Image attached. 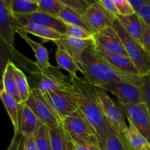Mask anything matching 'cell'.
Listing matches in <instances>:
<instances>
[{
	"label": "cell",
	"mask_w": 150,
	"mask_h": 150,
	"mask_svg": "<svg viewBox=\"0 0 150 150\" xmlns=\"http://www.w3.org/2000/svg\"><path fill=\"white\" fill-rule=\"evenodd\" d=\"M79 67L84 79L95 87H102L112 82H126L142 87L144 82V76L127 74L114 68L95 45L89 47L83 52Z\"/></svg>",
	"instance_id": "6da1fadb"
},
{
	"label": "cell",
	"mask_w": 150,
	"mask_h": 150,
	"mask_svg": "<svg viewBox=\"0 0 150 150\" xmlns=\"http://www.w3.org/2000/svg\"><path fill=\"white\" fill-rule=\"evenodd\" d=\"M70 79L77 97L79 111L94 127L100 146L111 125L103 114L97 88L91 85L84 78L76 76Z\"/></svg>",
	"instance_id": "7a4b0ae2"
},
{
	"label": "cell",
	"mask_w": 150,
	"mask_h": 150,
	"mask_svg": "<svg viewBox=\"0 0 150 150\" xmlns=\"http://www.w3.org/2000/svg\"><path fill=\"white\" fill-rule=\"evenodd\" d=\"M62 125L74 143L100 146L95 128L79 110L63 119Z\"/></svg>",
	"instance_id": "3957f363"
},
{
	"label": "cell",
	"mask_w": 150,
	"mask_h": 150,
	"mask_svg": "<svg viewBox=\"0 0 150 150\" xmlns=\"http://www.w3.org/2000/svg\"><path fill=\"white\" fill-rule=\"evenodd\" d=\"M113 27L120 35L127 56L138 69L141 76L144 77L149 75L150 56L146 52L143 44L127 33L117 18L114 21Z\"/></svg>",
	"instance_id": "277c9868"
},
{
	"label": "cell",
	"mask_w": 150,
	"mask_h": 150,
	"mask_svg": "<svg viewBox=\"0 0 150 150\" xmlns=\"http://www.w3.org/2000/svg\"><path fill=\"white\" fill-rule=\"evenodd\" d=\"M25 103L35 112L42 124L50 129H56L62 125V120L45 95L38 88L31 89L30 95Z\"/></svg>",
	"instance_id": "5b68a950"
},
{
	"label": "cell",
	"mask_w": 150,
	"mask_h": 150,
	"mask_svg": "<svg viewBox=\"0 0 150 150\" xmlns=\"http://www.w3.org/2000/svg\"><path fill=\"white\" fill-rule=\"evenodd\" d=\"M98 98L102 107L103 111L111 125L120 133H124L128 125L125 120V114L120 103H117L111 98L105 89L96 87Z\"/></svg>",
	"instance_id": "8992f818"
},
{
	"label": "cell",
	"mask_w": 150,
	"mask_h": 150,
	"mask_svg": "<svg viewBox=\"0 0 150 150\" xmlns=\"http://www.w3.org/2000/svg\"><path fill=\"white\" fill-rule=\"evenodd\" d=\"M31 76L38 79L36 87L40 91L45 93L49 91L70 90L73 89L71 81L59 70V68L52 66L47 70L37 69Z\"/></svg>",
	"instance_id": "52a82bcc"
},
{
	"label": "cell",
	"mask_w": 150,
	"mask_h": 150,
	"mask_svg": "<svg viewBox=\"0 0 150 150\" xmlns=\"http://www.w3.org/2000/svg\"><path fill=\"white\" fill-rule=\"evenodd\" d=\"M43 94L62 121L79 110L77 97L73 91V87L70 90L49 91Z\"/></svg>",
	"instance_id": "ba28073f"
},
{
	"label": "cell",
	"mask_w": 150,
	"mask_h": 150,
	"mask_svg": "<svg viewBox=\"0 0 150 150\" xmlns=\"http://www.w3.org/2000/svg\"><path fill=\"white\" fill-rule=\"evenodd\" d=\"M12 0H0V39L14 46L15 35L21 24L11 10Z\"/></svg>",
	"instance_id": "9c48e42d"
},
{
	"label": "cell",
	"mask_w": 150,
	"mask_h": 150,
	"mask_svg": "<svg viewBox=\"0 0 150 150\" xmlns=\"http://www.w3.org/2000/svg\"><path fill=\"white\" fill-rule=\"evenodd\" d=\"M107 92L114 95L120 104L144 103L142 88L126 82H112L103 86Z\"/></svg>",
	"instance_id": "30bf717a"
},
{
	"label": "cell",
	"mask_w": 150,
	"mask_h": 150,
	"mask_svg": "<svg viewBox=\"0 0 150 150\" xmlns=\"http://www.w3.org/2000/svg\"><path fill=\"white\" fill-rule=\"evenodd\" d=\"M82 17L89 29L95 35L105 28L113 26L114 21L117 18L109 14L98 1L89 4Z\"/></svg>",
	"instance_id": "8fae6325"
},
{
	"label": "cell",
	"mask_w": 150,
	"mask_h": 150,
	"mask_svg": "<svg viewBox=\"0 0 150 150\" xmlns=\"http://www.w3.org/2000/svg\"><path fill=\"white\" fill-rule=\"evenodd\" d=\"M120 105L129 122H131L150 144V114L145 103Z\"/></svg>",
	"instance_id": "7c38bea8"
},
{
	"label": "cell",
	"mask_w": 150,
	"mask_h": 150,
	"mask_svg": "<svg viewBox=\"0 0 150 150\" xmlns=\"http://www.w3.org/2000/svg\"><path fill=\"white\" fill-rule=\"evenodd\" d=\"M95 46L100 51L127 56L120 35L113 26L105 28L95 35Z\"/></svg>",
	"instance_id": "4fadbf2b"
},
{
	"label": "cell",
	"mask_w": 150,
	"mask_h": 150,
	"mask_svg": "<svg viewBox=\"0 0 150 150\" xmlns=\"http://www.w3.org/2000/svg\"><path fill=\"white\" fill-rule=\"evenodd\" d=\"M16 16L21 26L27 23H33L55 29L62 35H64L67 32V26L59 18L54 17L41 10L25 15H17Z\"/></svg>",
	"instance_id": "5bb4252c"
},
{
	"label": "cell",
	"mask_w": 150,
	"mask_h": 150,
	"mask_svg": "<svg viewBox=\"0 0 150 150\" xmlns=\"http://www.w3.org/2000/svg\"><path fill=\"white\" fill-rule=\"evenodd\" d=\"M0 59H1V73H3L7 63L10 61L14 63L15 64H18L19 67L23 68L31 75L38 69L35 65V62L19 53L14 46H11L2 40H1V58Z\"/></svg>",
	"instance_id": "9a60e30c"
},
{
	"label": "cell",
	"mask_w": 150,
	"mask_h": 150,
	"mask_svg": "<svg viewBox=\"0 0 150 150\" xmlns=\"http://www.w3.org/2000/svg\"><path fill=\"white\" fill-rule=\"evenodd\" d=\"M54 43L58 47L65 49L77 62L78 65L81 56L86 49L95 45V40H82L73 37L63 35L62 38L55 41Z\"/></svg>",
	"instance_id": "2e32d148"
},
{
	"label": "cell",
	"mask_w": 150,
	"mask_h": 150,
	"mask_svg": "<svg viewBox=\"0 0 150 150\" xmlns=\"http://www.w3.org/2000/svg\"><path fill=\"white\" fill-rule=\"evenodd\" d=\"M42 124L38 116L25 103L21 104L18 130L23 133V136L34 135Z\"/></svg>",
	"instance_id": "e0dca14e"
},
{
	"label": "cell",
	"mask_w": 150,
	"mask_h": 150,
	"mask_svg": "<svg viewBox=\"0 0 150 150\" xmlns=\"http://www.w3.org/2000/svg\"><path fill=\"white\" fill-rule=\"evenodd\" d=\"M17 33L32 48L36 58L35 65L37 68L40 70H47L51 68L52 65L49 62V53L48 49L45 48L42 44L31 39L27 34L25 33L20 28L18 29Z\"/></svg>",
	"instance_id": "ac0fdd59"
},
{
	"label": "cell",
	"mask_w": 150,
	"mask_h": 150,
	"mask_svg": "<svg viewBox=\"0 0 150 150\" xmlns=\"http://www.w3.org/2000/svg\"><path fill=\"white\" fill-rule=\"evenodd\" d=\"M98 51L105 59V60L114 68L127 74L141 76L138 69L136 68L132 60L129 58L128 56L105 52L100 50Z\"/></svg>",
	"instance_id": "d6986e66"
},
{
	"label": "cell",
	"mask_w": 150,
	"mask_h": 150,
	"mask_svg": "<svg viewBox=\"0 0 150 150\" xmlns=\"http://www.w3.org/2000/svg\"><path fill=\"white\" fill-rule=\"evenodd\" d=\"M117 20L133 38L142 43L143 40V21L137 13L130 16H118Z\"/></svg>",
	"instance_id": "ffe728a7"
},
{
	"label": "cell",
	"mask_w": 150,
	"mask_h": 150,
	"mask_svg": "<svg viewBox=\"0 0 150 150\" xmlns=\"http://www.w3.org/2000/svg\"><path fill=\"white\" fill-rule=\"evenodd\" d=\"M20 29L25 33L31 34V35L38 37L42 39L43 42L52 41L54 42L63 36L62 34L57 32L55 29L33 23H27L21 25L20 26Z\"/></svg>",
	"instance_id": "44dd1931"
},
{
	"label": "cell",
	"mask_w": 150,
	"mask_h": 150,
	"mask_svg": "<svg viewBox=\"0 0 150 150\" xmlns=\"http://www.w3.org/2000/svg\"><path fill=\"white\" fill-rule=\"evenodd\" d=\"M123 135L129 150H150L149 142L131 122Z\"/></svg>",
	"instance_id": "7402d4cb"
},
{
	"label": "cell",
	"mask_w": 150,
	"mask_h": 150,
	"mask_svg": "<svg viewBox=\"0 0 150 150\" xmlns=\"http://www.w3.org/2000/svg\"><path fill=\"white\" fill-rule=\"evenodd\" d=\"M51 150H74V142L62 125L56 129H50Z\"/></svg>",
	"instance_id": "603a6c76"
},
{
	"label": "cell",
	"mask_w": 150,
	"mask_h": 150,
	"mask_svg": "<svg viewBox=\"0 0 150 150\" xmlns=\"http://www.w3.org/2000/svg\"><path fill=\"white\" fill-rule=\"evenodd\" d=\"M55 59L58 68L66 70L69 73L70 78L78 76L77 73L80 71V69L77 62L65 49L57 46Z\"/></svg>",
	"instance_id": "cb8c5ba5"
},
{
	"label": "cell",
	"mask_w": 150,
	"mask_h": 150,
	"mask_svg": "<svg viewBox=\"0 0 150 150\" xmlns=\"http://www.w3.org/2000/svg\"><path fill=\"white\" fill-rule=\"evenodd\" d=\"M0 98L10 117L14 132L18 131L19 127V112L21 104L16 100L14 97L7 93L4 89H1L0 91Z\"/></svg>",
	"instance_id": "d4e9b609"
},
{
	"label": "cell",
	"mask_w": 150,
	"mask_h": 150,
	"mask_svg": "<svg viewBox=\"0 0 150 150\" xmlns=\"http://www.w3.org/2000/svg\"><path fill=\"white\" fill-rule=\"evenodd\" d=\"M15 64L12 62H9L6 66L5 69L1 73V89L14 97L16 100L20 104L22 103L20 95H19L18 90L17 83H16V78L14 75V68Z\"/></svg>",
	"instance_id": "484cf974"
},
{
	"label": "cell",
	"mask_w": 150,
	"mask_h": 150,
	"mask_svg": "<svg viewBox=\"0 0 150 150\" xmlns=\"http://www.w3.org/2000/svg\"><path fill=\"white\" fill-rule=\"evenodd\" d=\"M100 147L101 150H129L124 135L117 132L112 126Z\"/></svg>",
	"instance_id": "4316f807"
},
{
	"label": "cell",
	"mask_w": 150,
	"mask_h": 150,
	"mask_svg": "<svg viewBox=\"0 0 150 150\" xmlns=\"http://www.w3.org/2000/svg\"><path fill=\"white\" fill-rule=\"evenodd\" d=\"M58 18L65 24L82 26L85 29L90 30L83 21L81 13L71 7H65Z\"/></svg>",
	"instance_id": "83f0119b"
},
{
	"label": "cell",
	"mask_w": 150,
	"mask_h": 150,
	"mask_svg": "<svg viewBox=\"0 0 150 150\" xmlns=\"http://www.w3.org/2000/svg\"><path fill=\"white\" fill-rule=\"evenodd\" d=\"M13 70H14L15 78H16V83H17L18 90L22 103H23L29 98V95H30L31 89H32L29 87L27 78H26L24 73L22 71V70H21L19 67H18L15 64Z\"/></svg>",
	"instance_id": "f1b7e54d"
},
{
	"label": "cell",
	"mask_w": 150,
	"mask_h": 150,
	"mask_svg": "<svg viewBox=\"0 0 150 150\" xmlns=\"http://www.w3.org/2000/svg\"><path fill=\"white\" fill-rule=\"evenodd\" d=\"M35 143L39 150H51L49 127L42 124L34 134Z\"/></svg>",
	"instance_id": "f546056e"
},
{
	"label": "cell",
	"mask_w": 150,
	"mask_h": 150,
	"mask_svg": "<svg viewBox=\"0 0 150 150\" xmlns=\"http://www.w3.org/2000/svg\"><path fill=\"white\" fill-rule=\"evenodd\" d=\"M40 10L58 18L66 6L59 0H38Z\"/></svg>",
	"instance_id": "4dcf8cb0"
},
{
	"label": "cell",
	"mask_w": 150,
	"mask_h": 150,
	"mask_svg": "<svg viewBox=\"0 0 150 150\" xmlns=\"http://www.w3.org/2000/svg\"><path fill=\"white\" fill-rule=\"evenodd\" d=\"M11 10L16 16L32 13L40 10L38 3L26 0H12Z\"/></svg>",
	"instance_id": "1f68e13d"
},
{
	"label": "cell",
	"mask_w": 150,
	"mask_h": 150,
	"mask_svg": "<svg viewBox=\"0 0 150 150\" xmlns=\"http://www.w3.org/2000/svg\"><path fill=\"white\" fill-rule=\"evenodd\" d=\"M67 32L64 35L82 40H95V34L82 26L66 24Z\"/></svg>",
	"instance_id": "d6a6232c"
},
{
	"label": "cell",
	"mask_w": 150,
	"mask_h": 150,
	"mask_svg": "<svg viewBox=\"0 0 150 150\" xmlns=\"http://www.w3.org/2000/svg\"><path fill=\"white\" fill-rule=\"evenodd\" d=\"M120 16H130L136 13L129 0H114Z\"/></svg>",
	"instance_id": "836d02e7"
},
{
	"label": "cell",
	"mask_w": 150,
	"mask_h": 150,
	"mask_svg": "<svg viewBox=\"0 0 150 150\" xmlns=\"http://www.w3.org/2000/svg\"><path fill=\"white\" fill-rule=\"evenodd\" d=\"M66 7H71L83 14L85 10L89 6V3L84 0H59Z\"/></svg>",
	"instance_id": "e575fe53"
},
{
	"label": "cell",
	"mask_w": 150,
	"mask_h": 150,
	"mask_svg": "<svg viewBox=\"0 0 150 150\" xmlns=\"http://www.w3.org/2000/svg\"><path fill=\"white\" fill-rule=\"evenodd\" d=\"M142 88L144 96V103L150 114V74L144 76V82Z\"/></svg>",
	"instance_id": "d590c367"
},
{
	"label": "cell",
	"mask_w": 150,
	"mask_h": 150,
	"mask_svg": "<svg viewBox=\"0 0 150 150\" xmlns=\"http://www.w3.org/2000/svg\"><path fill=\"white\" fill-rule=\"evenodd\" d=\"M98 2L113 17L117 18L118 13L114 0H98Z\"/></svg>",
	"instance_id": "8d00e7d4"
},
{
	"label": "cell",
	"mask_w": 150,
	"mask_h": 150,
	"mask_svg": "<svg viewBox=\"0 0 150 150\" xmlns=\"http://www.w3.org/2000/svg\"><path fill=\"white\" fill-rule=\"evenodd\" d=\"M23 135L21 132L19 131V130L14 132L13 139H12L10 145H9L7 150H18L19 148H20L21 144L23 142Z\"/></svg>",
	"instance_id": "74e56055"
},
{
	"label": "cell",
	"mask_w": 150,
	"mask_h": 150,
	"mask_svg": "<svg viewBox=\"0 0 150 150\" xmlns=\"http://www.w3.org/2000/svg\"><path fill=\"white\" fill-rule=\"evenodd\" d=\"M143 40L142 44L150 56V26L143 21Z\"/></svg>",
	"instance_id": "f35d334b"
},
{
	"label": "cell",
	"mask_w": 150,
	"mask_h": 150,
	"mask_svg": "<svg viewBox=\"0 0 150 150\" xmlns=\"http://www.w3.org/2000/svg\"><path fill=\"white\" fill-rule=\"evenodd\" d=\"M145 23L150 26V4H145L136 11Z\"/></svg>",
	"instance_id": "ab89813d"
},
{
	"label": "cell",
	"mask_w": 150,
	"mask_h": 150,
	"mask_svg": "<svg viewBox=\"0 0 150 150\" xmlns=\"http://www.w3.org/2000/svg\"><path fill=\"white\" fill-rule=\"evenodd\" d=\"M23 150H39L35 143L34 135L23 136Z\"/></svg>",
	"instance_id": "60d3db41"
},
{
	"label": "cell",
	"mask_w": 150,
	"mask_h": 150,
	"mask_svg": "<svg viewBox=\"0 0 150 150\" xmlns=\"http://www.w3.org/2000/svg\"><path fill=\"white\" fill-rule=\"evenodd\" d=\"M129 1L131 3L132 6H133L136 11H137L142 6L150 4V0H129Z\"/></svg>",
	"instance_id": "b9f144b4"
},
{
	"label": "cell",
	"mask_w": 150,
	"mask_h": 150,
	"mask_svg": "<svg viewBox=\"0 0 150 150\" xmlns=\"http://www.w3.org/2000/svg\"><path fill=\"white\" fill-rule=\"evenodd\" d=\"M74 150H101L100 146H89L74 143Z\"/></svg>",
	"instance_id": "7bdbcfd3"
},
{
	"label": "cell",
	"mask_w": 150,
	"mask_h": 150,
	"mask_svg": "<svg viewBox=\"0 0 150 150\" xmlns=\"http://www.w3.org/2000/svg\"><path fill=\"white\" fill-rule=\"evenodd\" d=\"M84 1H87L88 3H89V4H92V3L95 2V1H98V0H84Z\"/></svg>",
	"instance_id": "ee69618b"
},
{
	"label": "cell",
	"mask_w": 150,
	"mask_h": 150,
	"mask_svg": "<svg viewBox=\"0 0 150 150\" xmlns=\"http://www.w3.org/2000/svg\"><path fill=\"white\" fill-rule=\"evenodd\" d=\"M26 1H31V2H34V3H38V0H26Z\"/></svg>",
	"instance_id": "f6af8a7d"
}]
</instances>
